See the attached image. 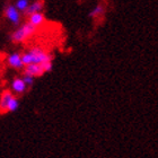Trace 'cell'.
Masks as SVG:
<instances>
[{"label":"cell","mask_w":158,"mask_h":158,"mask_svg":"<svg viewBox=\"0 0 158 158\" xmlns=\"http://www.w3.org/2000/svg\"><path fill=\"white\" fill-rule=\"evenodd\" d=\"M18 106H19V101H18V98H17V97L13 96V97H11V99L9 101V103H8V105H7V113H8V112H15V111H17Z\"/></svg>","instance_id":"30bf717a"},{"label":"cell","mask_w":158,"mask_h":158,"mask_svg":"<svg viewBox=\"0 0 158 158\" xmlns=\"http://www.w3.org/2000/svg\"><path fill=\"white\" fill-rule=\"evenodd\" d=\"M10 88H11V93H15V94L22 95V94H24V93L26 92L27 86L25 85L23 78L17 77V78H15L13 81H11V86H10Z\"/></svg>","instance_id":"5b68a950"},{"label":"cell","mask_w":158,"mask_h":158,"mask_svg":"<svg viewBox=\"0 0 158 158\" xmlns=\"http://www.w3.org/2000/svg\"><path fill=\"white\" fill-rule=\"evenodd\" d=\"M104 6L103 5H97V6L95 7V8H93V10L90 11V14H89V16L90 17H94V18H96V17H101L104 14Z\"/></svg>","instance_id":"7c38bea8"},{"label":"cell","mask_w":158,"mask_h":158,"mask_svg":"<svg viewBox=\"0 0 158 158\" xmlns=\"http://www.w3.org/2000/svg\"><path fill=\"white\" fill-rule=\"evenodd\" d=\"M43 73H45V71L42 68V66H40V64L25 66V75H28V76L35 78V77H41Z\"/></svg>","instance_id":"8992f818"},{"label":"cell","mask_w":158,"mask_h":158,"mask_svg":"<svg viewBox=\"0 0 158 158\" xmlns=\"http://www.w3.org/2000/svg\"><path fill=\"white\" fill-rule=\"evenodd\" d=\"M7 63L14 69H23L24 68L23 61H22V54L18 52H14L9 54L7 58Z\"/></svg>","instance_id":"277c9868"},{"label":"cell","mask_w":158,"mask_h":158,"mask_svg":"<svg viewBox=\"0 0 158 158\" xmlns=\"http://www.w3.org/2000/svg\"><path fill=\"white\" fill-rule=\"evenodd\" d=\"M22 61H23L24 67L28 66V64H40V66H42L45 73L51 71L53 67L52 56L49 52H46L37 46L32 48L25 53H23Z\"/></svg>","instance_id":"6da1fadb"},{"label":"cell","mask_w":158,"mask_h":158,"mask_svg":"<svg viewBox=\"0 0 158 158\" xmlns=\"http://www.w3.org/2000/svg\"><path fill=\"white\" fill-rule=\"evenodd\" d=\"M5 15H6L7 19L9 20L10 23L14 24V25H18L20 23V13L16 9V7L14 5H9V6L6 8V11H5Z\"/></svg>","instance_id":"3957f363"},{"label":"cell","mask_w":158,"mask_h":158,"mask_svg":"<svg viewBox=\"0 0 158 158\" xmlns=\"http://www.w3.org/2000/svg\"><path fill=\"white\" fill-rule=\"evenodd\" d=\"M24 80V82H25V85L28 87V86H32L33 85V82H34V78L33 77H31L28 76V75H24V77H22Z\"/></svg>","instance_id":"4fadbf2b"},{"label":"cell","mask_w":158,"mask_h":158,"mask_svg":"<svg viewBox=\"0 0 158 158\" xmlns=\"http://www.w3.org/2000/svg\"><path fill=\"white\" fill-rule=\"evenodd\" d=\"M44 20H45V17H44V15H43L42 13H35L28 16V23H30L32 26L35 27V28L42 26L43 23H44Z\"/></svg>","instance_id":"ba28073f"},{"label":"cell","mask_w":158,"mask_h":158,"mask_svg":"<svg viewBox=\"0 0 158 158\" xmlns=\"http://www.w3.org/2000/svg\"><path fill=\"white\" fill-rule=\"evenodd\" d=\"M42 9H43V2L42 1H40V0H37V1H34V2L30 3V6H28V8L26 9L25 13L30 16V15H32V14L42 13Z\"/></svg>","instance_id":"9c48e42d"},{"label":"cell","mask_w":158,"mask_h":158,"mask_svg":"<svg viewBox=\"0 0 158 158\" xmlns=\"http://www.w3.org/2000/svg\"><path fill=\"white\" fill-rule=\"evenodd\" d=\"M14 94L10 90H5L0 96V113H7V105Z\"/></svg>","instance_id":"52a82bcc"},{"label":"cell","mask_w":158,"mask_h":158,"mask_svg":"<svg viewBox=\"0 0 158 158\" xmlns=\"http://www.w3.org/2000/svg\"><path fill=\"white\" fill-rule=\"evenodd\" d=\"M36 28L34 26H32L28 22L24 23L22 26H19L13 34H11V40L15 43H23L25 41L33 36V34L35 33Z\"/></svg>","instance_id":"7a4b0ae2"},{"label":"cell","mask_w":158,"mask_h":158,"mask_svg":"<svg viewBox=\"0 0 158 158\" xmlns=\"http://www.w3.org/2000/svg\"><path fill=\"white\" fill-rule=\"evenodd\" d=\"M30 6V0H17L16 3H15V7L16 9L22 13V11H26V9Z\"/></svg>","instance_id":"8fae6325"}]
</instances>
